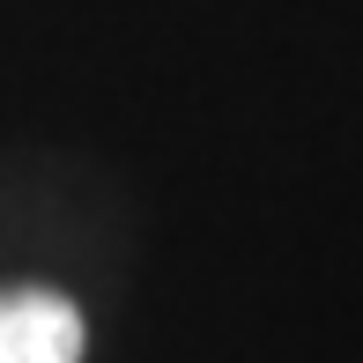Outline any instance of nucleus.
<instances>
[{
    "instance_id": "obj_1",
    "label": "nucleus",
    "mask_w": 363,
    "mask_h": 363,
    "mask_svg": "<svg viewBox=\"0 0 363 363\" xmlns=\"http://www.w3.org/2000/svg\"><path fill=\"white\" fill-rule=\"evenodd\" d=\"M82 319L60 296H0V363H74Z\"/></svg>"
}]
</instances>
